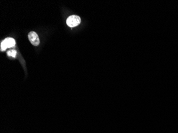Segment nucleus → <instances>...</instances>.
Masks as SVG:
<instances>
[{"mask_svg":"<svg viewBox=\"0 0 178 133\" xmlns=\"http://www.w3.org/2000/svg\"><path fill=\"white\" fill-rule=\"evenodd\" d=\"M2 42L4 43V45L5 46V47L7 48H12V47L15 46V44H16L15 40L13 38H10V37L5 38Z\"/></svg>","mask_w":178,"mask_h":133,"instance_id":"obj_3","label":"nucleus"},{"mask_svg":"<svg viewBox=\"0 0 178 133\" xmlns=\"http://www.w3.org/2000/svg\"><path fill=\"white\" fill-rule=\"evenodd\" d=\"M81 18L76 15H72L69 16L67 19V24L70 27H74L80 24Z\"/></svg>","mask_w":178,"mask_h":133,"instance_id":"obj_1","label":"nucleus"},{"mask_svg":"<svg viewBox=\"0 0 178 133\" xmlns=\"http://www.w3.org/2000/svg\"><path fill=\"white\" fill-rule=\"evenodd\" d=\"M29 39L32 44L34 46H38L40 44L39 36L35 32H31L29 34Z\"/></svg>","mask_w":178,"mask_h":133,"instance_id":"obj_2","label":"nucleus"},{"mask_svg":"<svg viewBox=\"0 0 178 133\" xmlns=\"http://www.w3.org/2000/svg\"><path fill=\"white\" fill-rule=\"evenodd\" d=\"M7 49V48L5 47V46L4 45V43H3V42H2L1 44V51H4Z\"/></svg>","mask_w":178,"mask_h":133,"instance_id":"obj_5","label":"nucleus"},{"mask_svg":"<svg viewBox=\"0 0 178 133\" xmlns=\"http://www.w3.org/2000/svg\"><path fill=\"white\" fill-rule=\"evenodd\" d=\"M17 54V51L15 50H11L7 52V55L9 57H13V58H15Z\"/></svg>","mask_w":178,"mask_h":133,"instance_id":"obj_4","label":"nucleus"}]
</instances>
